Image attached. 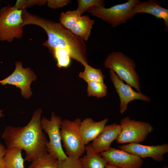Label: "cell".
Returning a JSON list of instances; mask_svg holds the SVG:
<instances>
[{"label":"cell","instance_id":"obj_1","mask_svg":"<svg viewBox=\"0 0 168 168\" xmlns=\"http://www.w3.org/2000/svg\"><path fill=\"white\" fill-rule=\"evenodd\" d=\"M23 26L34 25L42 27L46 33L48 40L43 44L51 52L56 49L64 50L71 59L84 66L88 64L85 42L73 34L59 23H57L28 13L26 10L22 14Z\"/></svg>","mask_w":168,"mask_h":168},{"label":"cell","instance_id":"obj_2","mask_svg":"<svg viewBox=\"0 0 168 168\" xmlns=\"http://www.w3.org/2000/svg\"><path fill=\"white\" fill-rule=\"evenodd\" d=\"M42 112L41 109H37L25 126H7L2 134L6 148L16 147L25 151V161L31 162L48 153V141L41 126Z\"/></svg>","mask_w":168,"mask_h":168},{"label":"cell","instance_id":"obj_3","mask_svg":"<svg viewBox=\"0 0 168 168\" xmlns=\"http://www.w3.org/2000/svg\"><path fill=\"white\" fill-rule=\"evenodd\" d=\"M104 66L113 71L118 77L138 92H141L139 77L133 60L120 51H113L106 58Z\"/></svg>","mask_w":168,"mask_h":168},{"label":"cell","instance_id":"obj_4","mask_svg":"<svg viewBox=\"0 0 168 168\" xmlns=\"http://www.w3.org/2000/svg\"><path fill=\"white\" fill-rule=\"evenodd\" d=\"M82 120L79 118L71 121L62 120L60 133L65 153L68 156L80 157L85 152V144L80 131Z\"/></svg>","mask_w":168,"mask_h":168},{"label":"cell","instance_id":"obj_5","mask_svg":"<svg viewBox=\"0 0 168 168\" xmlns=\"http://www.w3.org/2000/svg\"><path fill=\"white\" fill-rule=\"evenodd\" d=\"M22 10L8 5L0 9V41L12 42L22 36Z\"/></svg>","mask_w":168,"mask_h":168},{"label":"cell","instance_id":"obj_6","mask_svg":"<svg viewBox=\"0 0 168 168\" xmlns=\"http://www.w3.org/2000/svg\"><path fill=\"white\" fill-rule=\"evenodd\" d=\"M138 0H128L126 2L118 4L108 8L105 7H92L86 12L99 18L115 28L125 24L133 18L131 14L134 6Z\"/></svg>","mask_w":168,"mask_h":168},{"label":"cell","instance_id":"obj_7","mask_svg":"<svg viewBox=\"0 0 168 168\" xmlns=\"http://www.w3.org/2000/svg\"><path fill=\"white\" fill-rule=\"evenodd\" d=\"M120 123L121 131L116 140L120 144L142 142L153 129L148 122L131 119L129 116L122 119Z\"/></svg>","mask_w":168,"mask_h":168},{"label":"cell","instance_id":"obj_8","mask_svg":"<svg viewBox=\"0 0 168 168\" xmlns=\"http://www.w3.org/2000/svg\"><path fill=\"white\" fill-rule=\"evenodd\" d=\"M62 120L54 112L51 113L50 120L43 117L41 124L42 130L48 134L49 141L47 143L48 153L58 160L67 157L63 150L60 133V124Z\"/></svg>","mask_w":168,"mask_h":168},{"label":"cell","instance_id":"obj_9","mask_svg":"<svg viewBox=\"0 0 168 168\" xmlns=\"http://www.w3.org/2000/svg\"><path fill=\"white\" fill-rule=\"evenodd\" d=\"M13 72L6 78L0 81L2 85L7 84L15 86L20 88L22 96L25 98H29L32 94L30 85L35 80L37 76L29 68H24L22 63L17 61Z\"/></svg>","mask_w":168,"mask_h":168},{"label":"cell","instance_id":"obj_10","mask_svg":"<svg viewBox=\"0 0 168 168\" xmlns=\"http://www.w3.org/2000/svg\"><path fill=\"white\" fill-rule=\"evenodd\" d=\"M110 78L120 99L119 111L121 114L128 109V104L135 100L147 102L151 101L150 98L141 92L134 91L130 86L125 84L112 70H110Z\"/></svg>","mask_w":168,"mask_h":168},{"label":"cell","instance_id":"obj_11","mask_svg":"<svg viewBox=\"0 0 168 168\" xmlns=\"http://www.w3.org/2000/svg\"><path fill=\"white\" fill-rule=\"evenodd\" d=\"M100 154L107 164L118 168H140L143 162L138 156L115 148L110 147Z\"/></svg>","mask_w":168,"mask_h":168},{"label":"cell","instance_id":"obj_12","mask_svg":"<svg viewBox=\"0 0 168 168\" xmlns=\"http://www.w3.org/2000/svg\"><path fill=\"white\" fill-rule=\"evenodd\" d=\"M119 149L138 156L141 158L150 157L160 162L163 159V155L168 152V144L147 146L139 143H133L118 146Z\"/></svg>","mask_w":168,"mask_h":168},{"label":"cell","instance_id":"obj_13","mask_svg":"<svg viewBox=\"0 0 168 168\" xmlns=\"http://www.w3.org/2000/svg\"><path fill=\"white\" fill-rule=\"evenodd\" d=\"M121 129L120 125L116 123L106 125L91 145L98 153L108 150L111 147L112 142L116 140Z\"/></svg>","mask_w":168,"mask_h":168},{"label":"cell","instance_id":"obj_14","mask_svg":"<svg viewBox=\"0 0 168 168\" xmlns=\"http://www.w3.org/2000/svg\"><path fill=\"white\" fill-rule=\"evenodd\" d=\"M151 14L158 19H162L165 31L168 30V10L161 5V2L156 0H150L142 2L138 0L133 9L131 14L134 17L138 13Z\"/></svg>","mask_w":168,"mask_h":168},{"label":"cell","instance_id":"obj_15","mask_svg":"<svg viewBox=\"0 0 168 168\" xmlns=\"http://www.w3.org/2000/svg\"><path fill=\"white\" fill-rule=\"evenodd\" d=\"M108 121V119L106 118L96 122L90 118L82 121L80 127V131L85 145L93 141L98 136Z\"/></svg>","mask_w":168,"mask_h":168},{"label":"cell","instance_id":"obj_16","mask_svg":"<svg viewBox=\"0 0 168 168\" xmlns=\"http://www.w3.org/2000/svg\"><path fill=\"white\" fill-rule=\"evenodd\" d=\"M85 152L86 155L80 157L84 168H105L106 161L91 145L86 146Z\"/></svg>","mask_w":168,"mask_h":168},{"label":"cell","instance_id":"obj_17","mask_svg":"<svg viewBox=\"0 0 168 168\" xmlns=\"http://www.w3.org/2000/svg\"><path fill=\"white\" fill-rule=\"evenodd\" d=\"M95 22L87 15L81 16L70 30L74 35L86 41L90 37Z\"/></svg>","mask_w":168,"mask_h":168},{"label":"cell","instance_id":"obj_18","mask_svg":"<svg viewBox=\"0 0 168 168\" xmlns=\"http://www.w3.org/2000/svg\"><path fill=\"white\" fill-rule=\"evenodd\" d=\"M22 151L21 148L16 147L7 148L3 159V168H25Z\"/></svg>","mask_w":168,"mask_h":168},{"label":"cell","instance_id":"obj_19","mask_svg":"<svg viewBox=\"0 0 168 168\" xmlns=\"http://www.w3.org/2000/svg\"><path fill=\"white\" fill-rule=\"evenodd\" d=\"M84 66L83 72L79 73V77L87 83L91 82H104L105 76L100 69L93 68L88 64Z\"/></svg>","mask_w":168,"mask_h":168},{"label":"cell","instance_id":"obj_20","mask_svg":"<svg viewBox=\"0 0 168 168\" xmlns=\"http://www.w3.org/2000/svg\"><path fill=\"white\" fill-rule=\"evenodd\" d=\"M27 168H58V160L48 153L32 161Z\"/></svg>","mask_w":168,"mask_h":168},{"label":"cell","instance_id":"obj_21","mask_svg":"<svg viewBox=\"0 0 168 168\" xmlns=\"http://www.w3.org/2000/svg\"><path fill=\"white\" fill-rule=\"evenodd\" d=\"M87 96L97 98L106 96L107 94V87L104 82H91L87 83Z\"/></svg>","mask_w":168,"mask_h":168},{"label":"cell","instance_id":"obj_22","mask_svg":"<svg viewBox=\"0 0 168 168\" xmlns=\"http://www.w3.org/2000/svg\"><path fill=\"white\" fill-rule=\"evenodd\" d=\"M81 16L76 10L62 12L59 18V23L66 29L70 30L71 28Z\"/></svg>","mask_w":168,"mask_h":168},{"label":"cell","instance_id":"obj_23","mask_svg":"<svg viewBox=\"0 0 168 168\" xmlns=\"http://www.w3.org/2000/svg\"><path fill=\"white\" fill-rule=\"evenodd\" d=\"M78 5L76 10L81 16L92 7H105V1L103 0H78Z\"/></svg>","mask_w":168,"mask_h":168},{"label":"cell","instance_id":"obj_24","mask_svg":"<svg viewBox=\"0 0 168 168\" xmlns=\"http://www.w3.org/2000/svg\"><path fill=\"white\" fill-rule=\"evenodd\" d=\"M80 157L69 156L64 159L58 160V168H84Z\"/></svg>","mask_w":168,"mask_h":168},{"label":"cell","instance_id":"obj_25","mask_svg":"<svg viewBox=\"0 0 168 168\" xmlns=\"http://www.w3.org/2000/svg\"><path fill=\"white\" fill-rule=\"evenodd\" d=\"M71 1L70 0H47V3L49 7L55 9L65 6Z\"/></svg>","mask_w":168,"mask_h":168},{"label":"cell","instance_id":"obj_26","mask_svg":"<svg viewBox=\"0 0 168 168\" xmlns=\"http://www.w3.org/2000/svg\"><path fill=\"white\" fill-rule=\"evenodd\" d=\"M7 148L2 143L0 142V168H3V159L5 155Z\"/></svg>","mask_w":168,"mask_h":168},{"label":"cell","instance_id":"obj_27","mask_svg":"<svg viewBox=\"0 0 168 168\" xmlns=\"http://www.w3.org/2000/svg\"><path fill=\"white\" fill-rule=\"evenodd\" d=\"M105 168H118L114 166L107 164L105 167Z\"/></svg>","mask_w":168,"mask_h":168},{"label":"cell","instance_id":"obj_28","mask_svg":"<svg viewBox=\"0 0 168 168\" xmlns=\"http://www.w3.org/2000/svg\"><path fill=\"white\" fill-rule=\"evenodd\" d=\"M4 116V114L3 113L2 110L0 109V118L3 117Z\"/></svg>","mask_w":168,"mask_h":168},{"label":"cell","instance_id":"obj_29","mask_svg":"<svg viewBox=\"0 0 168 168\" xmlns=\"http://www.w3.org/2000/svg\"><path fill=\"white\" fill-rule=\"evenodd\" d=\"M163 168H168V166H163Z\"/></svg>","mask_w":168,"mask_h":168}]
</instances>
